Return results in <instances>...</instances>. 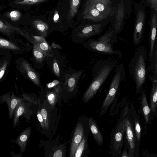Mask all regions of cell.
Listing matches in <instances>:
<instances>
[{"label":"cell","instance_id":"1","mask_svg":"<svg viewBox=\"0 0 157 157\" xmlns=\"http://www.w3.org/2000/svg\"><path fill=\"white\" fill-rule=\"evenodd\" d=\"M147 59L145 48L141 45L136 48L130 60L129 67L130 75L135 82L137 93L140 92L143 89L147 77Z\"/></svg>","mask_w":157,"mask_h":157},{"label":"cell","instance_id":"2","mask_svg":"<svg viewBox=\"0 0 157 157\" xmlns=\"http://www.w3.org/2000/svg\"><path fill=\"white\" fill-rule=\"evenodd\" d=\"M115 66V63L109 60H100L96 63L92 70L93 80L83 95L85 102H88L94 95Z\"/></svg>","mask_w":157,"mask_h":157},{"label":"cell","instance_id":"3","mask_svg":"<svg viewBox=\"0 0 157 157\" xmlns=\"http://www.w3.org/2000/svg\"><path fill=\"white\" fill-rule=\"evenodd\" d=\"M117 35L113 29H111L97 39H87L83 44L86 48L90 51L120 56L121 54V51L118 50H115L113 49V44L117 40Z\"/></svg>","mask_w":157,"mask_h":157},{"label":"cell","instance_id":"4","mask_svg":"<svg viewBox=\"0 0 157 157\" xmlns=\"http://www.w3.org/2000/svg\"><path fill=\"white\" fill-rule=\"evenodd\" d=\"M124 76V67L122 64H120L116 67L115 74L112 79L108 94L101 106L100 116L104 115L113 101L120 83L123 80Z\"/></svg>","mask_w":157,"mask_h":157},{"label":"cell","instance_id":"5","mask_svg":"<svg viewBox=\"0 0 157 157\" xmlns=\"http://www.w3.org/2000/svg\"><path fill=\"white\" fill-rule=\"evenodd\" d=\"M45 59L54 75L63 82L67 71L65 69L67 63L65 58L61 54L58 49L52 48Z\"/></svg>","mask_w":157,"mask_h":157},{"label":"cell","instance_id":"6","mask_svg":"<svg viewBox=\"0 0 157 157\" xmlns=\"http://www.w3.org/2000/svg\"><path fill=\"white\" fill-rule=\"evenodd\" d=\"M104 26L102 24H87L78 28L72 36L75 43H83L87 39L101 33Z\"/></svg>","mask_w":157,"mask_h":157},{"label":"cell","instance_id":"7","mask_svg":"<svg viewBox=\"0 0 157 157\" xmlns=\"http://www.w3.org/2000/svg\"><path fill=\"white\" fill-rule=\"evenodd\" d=\"M15 62L17 70L24 78L38 86L41 87L38 74L27 60L24 57H20L16 59Z\"/></svg>","mask_w":157,"mask_h":157},{"label":"cell","instance_id":"8","mask_svg":"<svg viewBox=\"0 0 157 157\" xmlns=\"http://www.w3.org/2000/svg\"><path fill=\"white\" fill-rule=\"evenodd\" d=\"M27 45L0 36V52L6 56H11V53L17 55L24 53L27 49Z\"/></svg>","mask_w":157,"mask_h":157},{"label":"cell","instance_id":"9","mask_svg":"<svg viewBox=\"0 0 157 157\" xmlns=\"http://www.w3.org/2000/svg\"><path fill=\"white\" fill-rule=\"evenodd\" d=\"M0 33L12 40L23 44L25 43L21 39H17L15 34L23 36L29 42L31 38L30 35L27 31L13 26L7 21L1 19Z\"/></svg>","mask_w":157,"mask_h":157},{"label":"cell","instance_id":"10","mask_svg":"<svg viewBox=\"0 0 157 157\" xmlns=\"http://www.w3.org/2000/svg\"><path fill=\"white\" fill-rule=\"evenodd\" d=\"M145 15L142 10L138 12L134 26L132 41L136 46L138 45L143 41L144 30Z\"/></svg>","mask_w":157,"mask_h":157},{"label":"cell","instance_id":"11","mask_svg":"<svg viewBox=\"0 0 157 157\" xmlns=\"http://www.w3.org/2000/svg\"><path fill=\"white\" fill-rule=\"evenodd\" d=\"M83 71V70H80L70 73L67 71L62 82V86L67 91H73L77 87Z\"/></svg>","mask_w":157,"mask_h":157},{"label":"cell","instance_id":"12","mask_svg":"<svg viewBox=\"0 0 157 157\" xmlns=\"http://www.w3.org/2000/svg\"><path fill=\"white\" fill-rule=\"evenodd\" d=\"M127 118H124L118 125L114 134L113 148L115 152L120 153L122 146L123 136L126 128Z\"/></svg>","mask_w":157,"mask_h":157},{"label":"cell","instance_id":"13","mask_svg":"<svg viewBox=\"0 0 157 157\" xmlns=\"http://www.w3.org/2000/svg\"><path fill=\"white\" fill-rule=\"evenodd\" d=\"M82 18L94 22H99L107 17L98 11L88 1L86 2L82 14Z\"/></svg>","mask_w":157,"mask_h":157},{"label":"cell","instance_id":"14","mask_svg":"<svg viewBox=\"0 0 157 157\" xmlns=\"http://www.w3.org/2000/svg\"><path fill=\"white\" fill-rule=\"evenodd\" d=\"M98 11L107 17L113 14L114 8L110 0H88Z\"/></svg>","mask_w":157,"mask_h":157},{"label":"cell","instance_id":"15","mask_svg":"<svg viewBox=\"0 0 157 157\" xmlns=\"http://www.w3.org/2000/svg\"><path fill=\"white\" fill-rule=\"evenodd\" d=\"M82 123H78L76 126L72 139L70 149V157H73L76 149L81 142L84 135Z\"/></svg>","mask_w":157,"mask_h":157},{"label":"cell","instance_id":"16","mask_svg":"<svg viewBox=\"0 0 157 157\" xmlns=\"http://www.w3.org/2000/svg\"><path fill=\"white\" fill-rule=\"evenodd\" d=\"M157 13H155L153 14L150 25L149 38V52L148 60L150 63L152 54L156 38V27L157 24Z\"/></svg>","mask_w":157,"mask_h":157},{"label":"cell","instance_id":"17","mask_svg":"<svg viewBox=\"0 0 157 157\" xmlns=\"http://www.w3.org/2000/svg\"><path fill=\"white\" fill-rule=\"evenodd\" d=\"M10 93L9 92L3 95L1 98L2 100L6 101L7 104L9 117L11 118L18 104L23 100L16 96L13 92H12L11 95Z\"/></svg>","mask_w":157,"mask_h":157},{"label":"cell","instance_id":"18","mask_svg":"<svg viewBox=\"0 0 157 157\" xmlns=\"http://www.w3.org/2000/svg\"><path fill=\"white\" fill-rule=\"evenodd\" d=\"M126 138L129 147V154L133 155L137 142L135 132L132 122L127 119L126 123Z\"/></svg>","mask_w":157,"mask_h":157},{"label":"cell","instance_id":"19","mask_svg":"<svg viewBox=\"0 0 157 157\" xmlns=\"http://www.w3.org/2000/svg\"><path fill=\"white\" fill-rule=\"evenodd\" d=\"M124 15V7L123 0L118 5L115 18V23L113 29L117 34L122 30Z\"/></svg>","mask_w":157,"mask_h":157},{"label":"cell","instance_id":"20","mask_svg":"<svg viewBox=\"0 0 157 157\" xmlns=\"http://www.w3.org/2000/svg\"><path fill=\"white\" fill-rule=\"evenodd\" d=\"M148 78L152 82L150 95V109L154 113L156 110L157 105V79L154 78L150 75H148Z\"/></svg>","mask_w":157,"mask_h":157},{"label":"cell","instance_id":"21","mask_svg":"<svg viewBox=\"0 0 157 157\" xmlns=\"http://www.w3.org/2000/svg\"><path fill=\"white\" fill-rule=\"evenodd\" d=\"M88 124L94 139L99 145L101 146L103 143V136L99 129L96 121L91 117L89 119Z\"/></svg>","mask_w":157,"mask_h":157},{"label":"cell","instance_id":"22","mask_svg":"<svg viewBox=\"0 0 157 157\" xmlns=\"http://www.w3.org/2000/svg\"><path fill=\"white\" fill-rule=\"evenodd\" d=\"M11 56H3L0 57V82L6 78L9 70Z\"/></svg>","mask_w":157,"mask_h":157},{"label":"cell","instance_id":"23","mask_svg":"<svg viewBox=\"0 0 157 157\" xmlns=\"http://www.w3.org/2000/svg\"><path fill=\"white\" fill-rule=\"evenodd\" d=\"M22 101L19 102L14 110L13 126L14 128L17 125L20 117L22 115H26L28 111V105Z\"/></svg>","mask_w":157,"mask_h":157},{"label":"cell","instance_id":"24","mask_svg":"<svg viewBox=\"0 0 157 157\" xmlns=\"http://www.w3.org/2000/svg\"><path fill=\"white\" fill-rule=\"evenodd\" d=\"M62 84H60L56 87L51 88L52 90H49L46 93L47 99L51 106L54 107L59 98V94L62 90Z\"/></svg>","mask_w":157,"mask_h":157},{"label":"cell","instance_id":"25","mask_svg":"<svg viewBox=\"0 0 157 157\" xmlns=\"http://www.w3.org/2000/svg\"><path fill=\"white\" fill-rule=\"evenodd\" d=\"M141 92V107L145 122L148 124L150 121L151 110L148 106L145 90L143 89Z\"/></svg>","mask_w":157,"mask_h":157},{"label":"cell","instance_id":"26","mask_svg":"<svg viewBox=\"0 0 157 157\" xmlns=\"http://www.w3.org/2000/svg\"><path fill=\"white\" fill-rule=\"evenodd\" d=\"M31 131V128H26L19 135L16 142L20 147L23 152L25 151L28 140Z\"/></svg>","mask_w":157,"mask_h":157},{"label":"cell","instance_id":"27","mask_svg":"<svg viewBox=\"0 0 157 157\" xmlns=\"http://www.w3.org/2000/svg\"><path fill=\"white\" fill-rule=\"evenodd\" d=\"M32 24L37 31L39 36L45 38L48 33V25L44 22L40 20H35L32 22Z\"/></svg>","mask_w":157,"mask_h":157},{"label":"cell","instance_id":"28","mask_svg":"<svg viewBox=\"0 0 157 157\" xmlns=\"http://www.w3.org/2000/svg\"><path fill=\"white\" fill-rule=\"evenodd\" d=\"M148 70L150 71H153L152 77L155 79H157V40L156 39L154 46L152 52L151 59L150 63Z\"/></svg>","mask_w":157,"mask_h":157},{"label":"cell","instance_id":"29","mask_svg":"<svg viewBox=\"0 0 157 157\" xmlns=\"http://www.w3.org/2000/svg\"><path fill=\"white\" fill-rule=\"evenodd\" d=\"M33 58L36 62L42 64L48 55L40 51L36 45L33 44Z\"/></svg>","mask_w":157,"mask_h":157},{"label":"cell","instance_id":"30","mask_svg":"<svg viewBox=\"0 0 157 157\" xmlns=\"http://www.w3.org/2000/svg\"><path fill=\"white\" fill-rule=\"evenodd\" d=\"M80 0H70L68 19L71 20L76 14L80 5Z\"/></svg>","mask_w":157,"mask_h":157},{"label":"cell","instance_id":"31","mask_svg":"<svg viewBox=\"0 0 157 157\" xmlns=\"http://www.w3.org/2000/svg\"><path fill=\"white\" fill-rule=\"evenodd\" d=\"M48 0H13L12 5L17 7L41 3Z\"/></svg>","mask_w":157,"mask_h":157},{"label":"cell","instance_id":"32","mask_svg":"<svg viewBox=\"0 0 157 157\" xmlns=\"http://www.w3.org/2000/svg\"><path fill=\"white\" fill-rule=\"evenodd\" d=\"M36 45L40 51L43 52L48 54L50 53L52 48L47 43V41L39 43L32 44Z\"/></svg>","mask_w":157,"mask_h":157},{"label":"cell","instance_id":"33","mask_svg":"<svg viewBox=\"0 0 157 157\" xmlns=\"http://www.w3.org/2000/svg\"><path fill=\"white\" fill-rule=\"evenodd\" d=\"M86 140L85 136H83L81 142L76 149L74 157H80L81 156L86 145Z\"/></svg>","mask_w":157,"mask_h":157},{"label":"cell","instance_id":"34","mask_svg":"<svg viewBox=\"0 0 157 157\" xmlns=\"http://www.w3.org/2000/svg\"><path fill=\"white\" fill-rule=\"evenodd\" d=\"M7 16L12 21H16L20 19L21 16L20 12L17 10H12L6 13Z\"/></svg>","mask_w":157,"mask_h":157},{"label":"cell","instance_id":"35","mask_svg":"<svg viewBox=\"0 0 157 157\" xmlns=\"http://www.w3.org/2000/svg\"><path fill=\"white\" fill-rule=\"evenodd\" d=\"M135 128L137 142L140 143L141 140V128L140 122L137 119L135 120Z\"/></svg>","mask_w":157,"mask_h":157},{"label":"cell","instance_id":"36","mask_svg":"<svg viewBox=\"0 0 157 157\" xmlns=\"http://www.w3.org/2000/svg\"><path fill=\"white\" fill-rule=\"evenodd\" d=\"M40 113L44 122L45 129H48L49 128V124L47 111L45 109H42L40 111Z\"/></svg>","mask_w":157,"mask_h":157},{"label":"cell","instance_id":"37","mask_svg":"<svg viewBox=\"0 0 157 157\" xmlns=\"http://www.w3.org/2000/svg\"><path fill=\"white\" fill-rule=\"evenodd\" d=\"M30 36L31 37V43L32 44L34 43H39L46 41L45 38L41 36L33 35L32 34Z\"/></svg>","mask_w":157,"mask_h":157},{"label":"cell","instance_id":"38","mask_svg":"<svg viewBox=\"0 0 157 157\" xmlns=\"http://www.w3.org/2000/svg\"><path fill=\"white\" fill-rule=\"evenodd\" d=\"M63 82L59 80H54L52 82L47 83L46 87L48 89L54 88L62 83Z\"/></svg>","mask_w":157,"mask_h":157},{"label":"cell","instance_id":"39","mask_svg":"<svg viewBox=\"0 0 157 157\" xmlns=\"http://www.w3.org/2000/svg\"><path fill=\"white\" fill-rule=\"evenodd\" d=\"M37 118L38 119V121L40 122V125L43 129H45V126L44 123V122L41 115L40 111L38 109V110L37 113Z\"/></svg>","mask_w":157,"mask_h":157},{"label":"cell","instance_id":"40","mask_svg":"<svg viewBox=\"0 0 157 157\" xmlns=\"http://www.w3.org/2000/svg\"><path fill=\"white\" fill-rule=\"evenodd\" d=\"M23 96L24 99L28 100L30 102L37 104V102L33 98L28 94L24 93L23 94Z\"/></svg>","mask_w":157,"mask_h":157},{"label":"cell","instance_id":"41","mask_svg":"<svg viewBox=\"0 0 157 157\" xmlns=\"http://www.w3.org/2000/svg\"><path fill=\"white\" fill-rule=\"evenodd\" d=\"M151 5V7L155 10V13H157V0H148Z\"/></svg>","mask_w":157,"mask_h":157},{"label":"cell","instance_id":"42","mask_svg":"<svg viewBox=\"0 0 157 157\" xmlns=\"http://www.w3.org/2000/svg\"><path fill=\"white\" fill-rule=\"evenodd\" d=\"M62 151L59 150L56 151L53 154V157H62Z\"/></svg>","mask_w":157,"mask_h":157},{"label":"cell","instance_id":"43","mask_svg":"<svg viewBox=\"0 0 157 157\" xmlns=\"http://www.w3.org/2000/svg\"><path fill=\"white\" fill-rule=\"evenodd\" d=\"M51 46L52 48H56L58 49H61V47L59 45L53 42L51 44Z\"/></svg>","mask_w":157,"mask_h":157},{"label":"cell","instance_id":"44","mask_svg":"<svg viewBox=\"0 0 157 157\" xmlns=\"http://www.w3.org/2000/svg\"><path fill=\"white\" fill-rule=\"evenodd\" d=\"M59 18V16L58 12L57 11H56L55 12L54 15L53 17L54 21L56 23L58 20Z\"/></svg>","mask_w":157,"mask_h":157},{"label":"cell","instance_id":"45","mask_svg":"<svg viewBox=\"0 0 157 157\" xmlns=\"http://www.w3.org/2000/svg\"><path fill=\"white\" fill-rule=\"evenodd\" d=\"M129 155L127 152V151L126 150H124L123 151L121 155V157H129Z\"/></svg>","mask_w":157,"mask_h":157},{"label":"cell","instance_id":"46","mask_svg":"<svg viewBox=\"0 0 157 157\" xmlns=\"http://www.w3.org/2000/svg\"><path fill=\"white\" fill-rule=\"evenodd\" d=\"M3 56H6L3 53L0 52V57Z\"/></svg>","mask_w":157,"mask_h":157}]
</instances>
